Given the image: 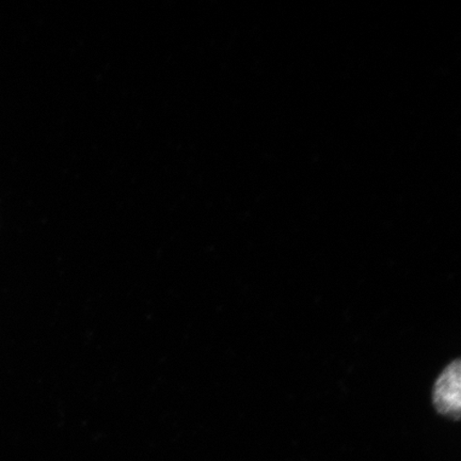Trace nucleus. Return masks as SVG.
<instances>
[{
  "label": "nucleus",
  "instance_id": "nucleus-1",
  "mask_svg": "<svg viewBox=\"0 0 461 461\" xmlns=\"http://www.w3.org/2000/svg\"><path fill=\"white\" fill-rule=\"evenodd\" d=\"M432 401L438 411L449 418L458 419L460 414V365L459 360L449 365L438 378Z\"/></svg>",
  "mask_w": 461,
  "mask_h": 461
}]
</instances>
